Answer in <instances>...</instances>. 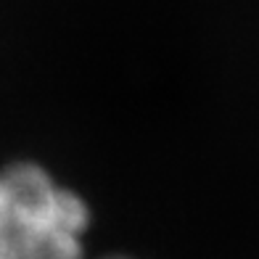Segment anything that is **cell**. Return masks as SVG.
<instances>
[{
	"label": "cell",
	"mask_w": 259,
	"mask_h": 259,
	"mask_svg": "<svg viewBox=\"0 0 259 259\" xmlns=\"http://www.w3.org/2000/svg\"><path fill=\"white\" fill-rule=\"evenodd\" d=\"M90 209L40 164L0 169V259H85Z\"/></svg>",
	"instance_id": "6da1fadb"
},
{
	"label": "cell",
	"mask_w": 259,
	"mask_h": 259,
	"mask_svg": "<svg viewBox=\"0 0 259 259\" xmlns=\"http://www.w3.org/2000/svg\"><path fill=\"white\" fill-rule=\"evenodd\" d=\"M106 259H130V256H106Z\"/></svg>",
	"instance_id": "7a4b0ae2"
}]
</instances>
